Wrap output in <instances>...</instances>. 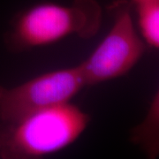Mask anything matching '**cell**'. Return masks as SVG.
Listing matches in <instances>:
<instances>
[{"mask_svg":"<svg viewBox=\"0 0 159 159\" xmlns=\"http://www.w3.org/2000/svg\"><path fill=\"white\" fill-rule=\"evenodd\" d=\"M90 115L69 102L30 114L9 124L0 139L3 158H37L74 143L86 130Z\"/></svg>","mask_w":159,"mask_h":159,"instance_id":"obj_1","label":"cell"},{"mask_svg":"<svg viewBox=\"0 0 159 159\" xmlns=\"http://www.w3.org/2000/svg\"><path fill=\"white\" fill-rule=\"evenodd\" d=\"M101 24L102 8L97 0H74L70 6L45 2L19 14L6 42L12 51H22L73 34L89 39L98 33Z\"/></svg>","mask_w":159,"mask_h":159,"instance_id":"obj_2","label":"cell"},{"mask_svg":"<svg viewBox=\"0 0 159 159\" xmlns=\"http://www.w3.org/2000/svg\"><path fill=\"white\" fill-rule=\"evenodd\" d=\"M130 0H115L108 6L114 23L94 52L80 65L85 86H94L127 74L142 57L143 43L135 31Z\"/></svg>","mask_w":159,"mask_h":159,"instance_id":"obj_3","label":"cell"},{"mask_svg":"<svg viewBox=\"0 0 159 159\" xmlns=\"http://www.w3.org/2000/svg\"><path fill=\"white\" fill-rule=\"evenodd\" d=\"M84 87L80 66L41 74L10 89L0 87V119L16 123L38 111L69 102Z\"/></svg>","mask_w":159,"mask_h":159,"instance_id":"obj_4","label":"cell"},{"mask_svg":"<svg viewBox=\"0 0 159 159\" xmlns=\"http://www.w3.org/2000/svg\"><path fill=\"white\" fill-rule=\"evenodd\" d=\"M158 93L154 97L146 119L134 127L132 133V141L139 144L148 156L155 157L158 154Z\"/></svg>","mask_w":159,"mask_h":159,"instance_id":"obj_5","label":"cell"},{"mask_svg":"<svg viewBox=\"0 0 159 159\" xmlns=\"http://www.w3.org/2000/svg\"><path fill=\"white\" fill-rule=\"evenodd\" d=\"M138 25L145 43L153 49L159 48V0H148L134 6Z\"/></svg>","mask_w":159,"mask_h":159,"instance_id":"obj_6","label":"cell"},{"mask_svg":"<svg viewBox=\"0 0 159 159\" xmlns=\"http://www.w3.org/2000/svg\"><path fill=\"white\" fill-rule=\"evenodd\" d=\"M145 1H148V0H130L131 4H132L133 7L134 6H136V5H138V4H140V3L145 2Z\"/></svg>","mask_w":159,"mask_h":159,"instance_id":"obj_7","label":"cell"}]
</instances>
